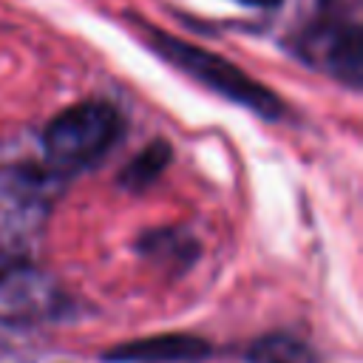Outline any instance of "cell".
Segmentation results:
<instances>
[{"instance_id": "6da1fadb", "label": "cell", "mask_w": 363, "mask_h": 363, "mask_svg": "<svg viewBox=\"0 0 363 363\" xmlns=\"http://www.w3.org/2000/svg\"><path fill=\"white\" fill-rule=\"evenodd\" d=\"M145 37L156 54H162L170 65H176L179 71H184L196 82L213 88L216 94H221V96H227L244 108H252L258 116H267V119L281 116V111H284L281 99L267 85L255 82L252 77H247L241 68H235L224 57L210 54L204 48H196L193 43H184L179 37H170V34L147 28V26H145Z\"/></svg>"}, {"instance_id": "7a4b0ae2", "label": "cell", "mask_w": 363, "mask_h": 363, "mask_svg": "<svg viewBox=\"0 0 363 363\" xmlns=\"http://www.w3.org/2000/svg\"><path fill=\"white\" fill-rule=\"evenodd\" d=\"M119 136V113L108 102H79L54 116L43 133L45 153L60 167H85Z\"/></svg>"}, {"instance_id": "3957f363", "label": "cell", "mask_w": 363, "mask_h": 363, "mask_svg": "<svg viewBox=\"0 0 363 363\" xmlns=\"http://www.w3.org/2000/svg\"><path fill=\"white\" fill-rule=\"evenodd\" d=\"M207 354V343L190 335H162L147 340H133L128 346H119L108 354V360H187Z\"/></svg>"}, {"instance_id": "277c9868", "label": "cell", "mask_w": 363, "mask_h": 363, "mask_svg": "<svg viewBox=\"0 0 363 363\" xmlns=\"http://www.w3.org/2000/svg\"><path fill=\"white\" fill-rule=\"evenodd\" d=\"M167 162H170V145L162 142V139H156V142H150V145L119 173V182H122V187L142 190V187L153 184V182L162 176V170L167 167Z\"/></svg>"}, {"instance_id": "5b68a950", "label": "cell", "mask_w": 363, "mask_h": 363, "mask_svg": "<svg viewBox=\"0 0 363 363\" xmlns=\"http://www.w3.org/2000/svg\"><path fill=\"white\" fill-rule=\"evenodd\" d=\"M250 357H252V363H315L312 352L286 335L264 337L261 343L252 346Z\"/></svg>"}, {"instance_id": "8992f818", "label": "cell", "mask_w": 363, "mask_h": 363, "mask_svg": "<svg viewBox=\"0 0 363 363\" xmlns=\"http://www.w3.org/2000/svg\"><path fill=\"white\" fill-rule=\"evenodd\" d=\"M244 3H250V6H264V9H267V6H275L278 0H244Z\"/></svg>"}]
</instances>
